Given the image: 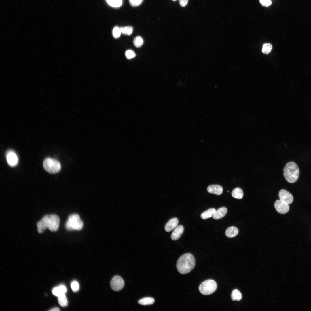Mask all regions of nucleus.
<instances>
[{"label": "nucleus", "mask_w": 311, "mask_h": 311, "mask_svg": "<svg viewBox=\"0 0 311 311\" xmlns=\"http://www.w3.org/2000/svg\"><path fill=\"white\" fill-rule=\"evenodd\" d=\"M120 29L122 34L127 35H130L132 33L133 30V27L130 26L121 27Z\"/></svg>", "instance_id": "obj_22"}, {"label": "nucleus", "mask_w": 311, "mask_h": 311, "mask_svg": "<svg viewBox=\"0 0 311 311\" xmlns=\"http://www.w3.org/2000/svg\"><path fill=\"white\" fill-rule=\"evenodd\" d=\"M154 299L151 297H146L143 298L138 301V303L143 305H150L154 302Z\"/></svg>", "instance_id": "obj_19"}, {"label": "nucleus", "mask_w": 311, "mask_h": 311, "mask_svg": "<svg viewBox=\"0 0 311 311\" xmlns=\"http://www.w3.org/2000/svg\"><path fill=\"white\" fill-rule=\"evenodd\" d=\"M60 219L57 215H46L37 223V231L39 233H42L48 228L51 231L55 232L58 229Z\"/></svg>", "instance_id": "obj_1"}, {"label": "nucleus", "mask_w": 311, "mask_h": 311, "mask_svg": "<svg viewBox=\"0 0 311 311\" xmlns=\"http://www.w3.org/2000/svg\"><path fill=\"white\" fill-rule=\"evenodd\" d=\"M238 232L237 228L234 226H231L227 229L225 231V235L228 237L233 238L238 234Z\"/></svg>", "instance_id": "obj_16"}, {"label": "nucleus", "mask_w": 311, "mask_h": 311, "mask_svg": "<svg viewBox=\"0 0 311 311\" xmlns=\"http://www.w3.org/2000/svg\"><path fill=\"white\" fill-rule=\"evenodd\" d=\"M67 291L66 287L63 285H61L53 289L52 290L53 294L58 297L65 294Z\"/></svg>", "instance_id": "obj_15"}, {"label": "nucleus", "mask_w": 311, "mask_h": 311, "mask_svg": "<svg viewBox=\"0 0 311 311\" xmlns=\"http://www.w3.org/2000/svg\"><path fill=\"white\" fill-rule=\"evenodd\" d=\"M125 54L126 58L128 59L132 58L136 56L134 52L131 50H127L125 52Z\"/></svg>", "instance_id": "obj_27"}, {"label": "nucleus", "mask_w": 311, "mask_h": 311, "mask_svg": "<svg viewBox=\"0 0 311 311\" xmlns=\"http://www.w3.org/2000/svg\"><path fill=\"white\" fill-rule=\"evenodd\" d=\"M58 301L59 304L62 307H65L67 305L68 301L65 294L58 297Z\"/></svg>", "instance_id": "obj_21"}, {"label": "nucleus", "mask_w": 311, "mask_h": 311, "mask_svg": "<svg viewBox=\"0 0 311 311\" xmlns=\"http://www.w3.org/2000/svg\"><path fill=\"white\" fill-rule=\"evenodd\" d=\"M283 174L286 180L290 183H295L298 180L299 171L297 165L293 162H289L285 165Z\"/></svg>", "instance_id": "obj_3"}, {"label": "nucleus", "mask_w": 311, "mask_h": 311, "mask_svg": "<svg viewBox=\"0 0 311 311\" xmlns=\"http://www.w3.org/2000/svg\"><path fill=\"white\" fill-rule=\"evenodd\" d=\"M143 0H129L130 5L133 7L137 6L140 5Z\"/></svg>", "instance_id": "obj_29"}, {"label": "nucleus", "mask_w": 311, "mask_h": 311, "mask_svg": "<svg viewBox=\"0 0 311 311\" xmlns=\"http://www.w3.org/2000/svg\"><path fill=\"white\" fill-rule=\"evenodd\" d=\"M83 224L79 215L77 214L70 215L65 224L66 229L69 231L81 230Z\"/></svg>", "instance_id": "obj_4"}, {"label": "nucleus", "mask_w": 311, "mask_h": 311, "mask_svg": "<svg viewBox=\"0 0 311 311\" xmlns=\"http://www.w3.org/2000/svg\"><path fill=\"white\" fill-rule=\"evenodd\" d=\"M178 223V220L176 218H173L167 223L165 227V230L167 232H169L175 228Z\"/></svg>", "instance_id": "obj_13"}, {"label": "nucleus", "mask_w": 311, "mask_h": 311, "mask_svg": "<svg viewBox=\"0 0 311 311\" xmlns=\"http://www.w3.org/2000/svg\"><path fill=\"white\" fill-rule=\"evenodd\" d=\"M242 296L240 292L237 289L234 290L232 293L231 298L233 301H240L242 298Z\"/></svg>", "instance_id": "obj_20"}, {"label": "nucleus", "mask_w": 311, "mask_h": 311, "mask_svg": "<svg viewBox=\"0 0 311 311\" xmlns=\"http://www.w3.org/2000/svg\"><path fill=\"white\" fill-rule=\"evenodd\" d=\"M207 190L209 193L219 195L222 193L223 189L222 187L220 185H213L209 186L207 188Z\"/></svg>", "instance_id": "obj_11"}, {"label": "nucleus", "mask_w": 311, "mask_h": 311, "mask_svg": "<svg viewBox=\"0 0 311 311\" xmlns=\"http://www.w3.org/2000/svg\"><path fill=\"white\" fill-rule=\"evenodd\" d=\"M43 166L45 170L51 173L58 172L61 169V165L60 163L57 160L50 158H47L44 160Z\"/></svg>", "instance_id": "obj_6"}, {"label": "nucleus", "mask_w": 311, "mask_h": 311, "mask_svg": "<svg viewBox=\"0 0 311 311\" xmlns=\"http://www.w3.org/2000/svg\"><path fill=\"white\" fill-rule=\"evenodd\" d=\"M7 161L9 165L11 166H16L18 163V158L16 154L12 151H9L6 153Z\"/></svg>", "instance_id": "obj_10"}, {"label": "nucleus", "mask_w": 311, "mask_h": 311, "mask_svg": "<svg viewBox=\"0 0 311 311\" xmlns=\"http://www.w3.org/2000/svg\"><path fill=\"white\" fill-rule=\"evenodd\" d=\"M227 212V210L226 208H220L216 211L213 217L215 219H219L224 217L226 215Z\"/></svg>", "instance_id": "obj_14"}, {"label": "nucleus", "mask_w": 311, "mask_h": 311, "mask_svg": "<svg viewBox=\"0 0 311 311\" xmlns=\"http://www.w3.org/2000/svg\"><path fill=\"white\" fill-rule=\"evenodd\" d=\"M173 0V1H176V0Z\"/></svg>", "instance_id": "obj_34"}, {"label": "nucleus", "mask_w": 311, "mask_h": 311, "mask_svg": "<svg viewBox=\"0 0 311 311\" xmlns=\"http://www.w3.org/2000/svg\"><path fill=\"white\" fill-rule=\"evenodd\" d=\"M267 0H259L260 3L264 6L265 3Z\"/></svg>", "instance_id": "obj_33"}, {"label": "nucleus", "mask_w": 311, "mask_h": 311, "mask_svg": "<svg viewBox=\"0 0 311 311\" xmlns=\"http://www.w3.org/2000/svg\"><path fill=\"white\" fill-rule=\"evenodd\" d=\"M110 285L111 289L114 291H119L122 289L124 286V281L120 276H115L111 281Z\"/></svg>", "instance_id": "obj_7"}, {"label": "nucleus", "mask_w": 311, "mask_h": 311, "mask_svg": "<svg viewBox=\"0 0 311 311\" xmlns=\"http://www.w3.org/2000/svg\"><path fill=\"white\" fill-rule=\"evenodd\" d=\"M179 4L182 7H185L187 4L188 0H179Z\"/></svg>", "instance_id": "obj_30"}, {"label": "nucleus", "mask_w": 311, "mask_h": 311, "mask_svg": "<svg viewBox=\"0 0 311 311\" xmlns=\"http://www.w3.org/2000/svg\"><path fill=\"white\" fill-rule=\"evenodd\" d=\"M274 206L276 210L281 214L286 213L289 209V204L280 200H277L275 201Z\"/></svg>", "instance_id": "obj_8"}, {"label": "nucleus", "mask_w": 311, "mask_h": 311, "mask_svg": "<svg viewBox=\"0 0 311 311\" xmlns=\"http://www.w3.org/2000/svg\"><path fill=\"white\" fill-rule=\"evenodd\" d=\"M121 33L120 28L118 27H115L113 30L112 33L113 36L115 38H119Z\"/></svg>", "instance_id": "obj_26"}, {"label": "nucleus", "mask_w": 311, "mask_h": 311, "mask_svg": "<svg viewBox=\"0 0 311 311\" xmlns=\"http://www.w3.org/2000/svg\"><path fill=\"white\" fill-rule=\"evenodd\" d=\"M216 211L214 208H210L206 211L203 212L201 215V217L204 219H205L213 217Z\"/></svg>", "instance_id": "obj_17"}, {"label": "nucleus", "mask_w": 311, "mask_h": 311, "mask_svg": "<svg viewBox=\"0 0 311 311\" xmlns=\"http://www.w3.org/2000/svg\"><path fill=\"white\" fill-rule=\"evenodd\" d=\"M108 3L111 6L117 7L120 6L122 4V0H106Z\"/></svg>", "instance_id": "obj_23"}, {"label": "nucleus", "mask_w": 311, "mask_h": 311, "mask_svg": "<svg viewBox=\"0 0 311 311\" xmlns=\"http://www.w3.org/2000/svg\"><path fill=\"white\" fill-rule=\"evenodd\" d=\"M71 287L74 292H76L79 291V285L78 282L76 281L73 282L71 284Z\"/></svg>", "instance_id": "obj_28"}, {"label": "nucleus", "mask_w": 311, "mask_h": 311, "mask_svg": "<svg viewBox=\"0 0 311 311\" xmlns=\"http://www.w3.org/2000/svg\"><path fill=\"white\" fill-rule=\"evenodd\" d=\"M232 196L238 199H242L243 196V193L242 189L240 188H236L232 191Z\"/></svg>", "instance_id": "obj_18"}, {"label": "nucleus", "mask_w": 311, "mask_h": 311, "mask_svg": "<svg viewBox=\"0 0 311 311\" xmlns=\"http://www.w3.org/2000/svg\"><path fill=\"white\" fill-rule=\"evenodd\" d=\"M183 231L184 227L183 226L179 225L177 226L171 234V239L174 240L178 239L181 236Z\"/></svg>", "instance_id": "obj_12"}, {"label": "nucleus", "mask_w": 311, "mask_h": 311, "mask_svg": "<svg viewBox=\"0 0 311 311\" xmlns=\"http://www.w3.org/2000/svg\"><path fill=\"white\" fill-rule=\"evenodd\" d=\"M278 196L280 200L288 204H291L293 201V197L290 193L285 189H281L279 192Z\"/></svg>", "instance_id": "obj_9"}, {"label": "nucleus", "mask_w": 311, "mask_h": 311, "mask_svg": "<svg viewBox=\"0 0 311 311\" xmlns=\"http://www.w3.org/2000/svg\"><path fill=\"white\" fill-rule=\"evenodd\" d=\"M217 288V284L214 280H206L202 282L199 287L200 292L204 295H210L214 292Z\"/></svg>", "instance_id": "obj_5"}, {"label": "nucleus", "mask_w": 311, "mask_h": 311, "mask_svg": "<svg viewBox=\"0 0 311 311\" xmlns=\"http://www.w3.org/2000/svg\"><path fill=\"white\" fill-rule=\"evenodd\" d=\"M272 48V45L271 44H264L262 47V52L264 54H267L270 52Z\"/></svg>", "instance_id": "obj_25"}, {"label": "nucleus", "mask_w": 311, "mask_h": 311, "mask_svg": "<svg viewBox=\"0 0 311 311\" xmlns=\"http://www.w3.org/2000/svg\"><path fill=\"white\" fill-rule=\"evenodd\" d=\"M133 42L134 45L135 47L137 48H139L143 45V39L141 37L138 36L134 38Z\"/></svg>", "instance_id": "obj_24"}, {"label": "nucleus", "mask_w": 311, "mask_h": 311, "mask_svg": "<svg viewBox=\"0 0 311 311\" xmlns=\"http://www.w3.org/2000/svg\"><path fill=\"white\" fill-rule=\"evenodd\" d=\"M50 310V311H58L60 310H59V308H58V307H55V308H54Z\"/></svg>", "instance_id": "obj_32"}, {"label": "nucleus", "mask_w": 311, "mask_h": 311, "mask_svg": "<svg viewBox=\"0 0 311 311\" xmlns=\"http://www.w3.org/2000/svg\"><path fill=\"white\" fill-rule=\"evenodd\" d=\"M272 4V2L270 0H267L264 4V6L268 7L270 5Z\"/></svg>", "instance_id": "obj_31"}, {"label": "nucleus", "mask_w": 311, "mask_h": 311, "mask_svg": "<svg viewBox=\"0 0 311 311\" xmlns=\"http://www.w3.org/2000/svg\"><path fill=\"white\" fill-rule=\"evenodd\" d=\"M195 264V259L193 255L190 253H186L181 255L178 259L177 268L180 273L185 274L192 270Z\"/></svg>", "instance_id": "obj_2"}]
</instances>
